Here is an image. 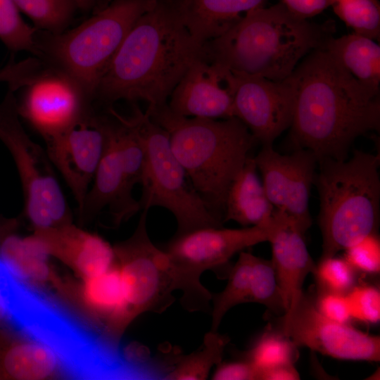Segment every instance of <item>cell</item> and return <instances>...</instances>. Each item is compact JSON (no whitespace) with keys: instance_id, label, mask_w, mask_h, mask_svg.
<instances>
[{"instance_id":"7c38bea8","label":"cell","mask_w":380,"mask_h":380,"mask_svg":"<svg viewBox=\"0 0 380 380\" xmlns=\"http://www.w3.org/2000/svg\"><path fill=\"white\" fill-rule=\"evenodd\" d=\"M224 69L233 96L234 116L247 127L256 141L272 145L292 123L296 89L291 77L274 81Z\"/></svg>"},{"instance_id":"f546056e","label":"cell","mask_w":380,"mask_h":380,"mask_svg":"<svg viewBox=\"0 0 380 380\" xmlns=\"http://www.w3.org/2000/svg\"><path fill=\"white\" fill-rule=\"evenodd\" d=\"M36 31L23 20L13 0H0V40L8 49L41 54Z\"/></svg>"},{"instance_id":"5b68a950","label":"cell","mask_w":380,"mask_h":380,"mask_svg":"<svg viewBox=\"0 0 380 380\" xmlns=\"http://www.w3.org/2000/svg\"><path fill=\"white\" fill-rule=\"evenodd\" d=\"M317 163L314 184L320 201L322 259L376 233L380 214V157L356 150L343 160L325 158Z\"/></svg>"},{"instance_id":"9c48e42d","label":"cell","mask_w":380,"mask_h":380,"mask_svg":"<svg viewBox=\"0 0 380 380\" xmlns=\"http://www.w3.org/2000/svg\"><path fill=\"white\" fill-rule=\"evenodd\" d=\"M14 91L0 103V140L13 158L22 184L24 215L34 230L72 222L70 211L47 154L25 131Z\"/></svg>"},{"instance_id":"2e32d148","label":"cell","mask_w":380,"mask_h":380,"mask_svg":"<svg viewBox=\"0 0 380 380\" xmlns=\"http://www.w3.org/2000/svg\"><path fill=\"white\" fill-rule=\"evenodd\" d=\"M167 104L174 113L189 118H233V96L222 67L196 60L173 89Z\"/></svg>"},{"instance_id":"74e56055","label":"cell","mask_w":380,"mask_h":380,"mask_svg":"<svg viewBox=\"0 0 380 380\" xmlns=\"http://www.w3.org/2000/svg\"><path fill=\"white\" fill-rule=\"evenodd\" d=\"M315 303L318 310L331 320L339 323L348 324V322L352 319L348 300L346 294L319 292Z\"/></svg>"},{"instance_id":"ba28073f","label":"cell","mask_w":380,"mask_h":380,"mask_svg":"<svg viewBox=\"0 0 380 380\" xmlns=\"http://www.w3.org/2000/svg\"><path fill=\"white\" fill-rule=\"evenodd\" d=\"M156 0H115L65 32L53 34L49 52L89 97L136 20Z\"/></svg>"},{"instance_id":"44dd1931","label":"cell","mask_w":380,"mask_h":380,"mask_svg":"<svg viewBox=\"0 0 380 380\" xmlns=\"http://www.w3.org/2000/svg\"><path fill=\"white\" fill-rule=\"evenodd\" d=\"M8 229L7 226L0 227V262L8 274L19 284L37 286L49 284L65 291L39 239L34 234L20 236Z\"/></svg>"},{"instance_id":"83f0119b","label":"cell","mask_w":380,"mask_h":380,"mask_svg":"<svg viewBox=\"0 0 380 380\" xmlns=\"http://www.w3.org/2000/svg\"><path fill=\"white\" fill-rule=\"evenodd\" d=\"M254 160L261 173L267 198L276 210H282L289 175V155L280 154L273 149L272 145H267L262 146Z\"/></svg>"},{"instance_id":"d590c367","label":"cell","mask_w":380,"mask_h":380,"mask_svg":"<svg viewBox=\"0 0 380 380\" xmlns=\"http://www.w3.org/2000/svg\"><path fill=\"white\" fill-rule=\"evenodd\" d=\"M344 251V258L355 270L369 274L379 272L380 241L376 233L365 236Z\"/></svg>"},{"instance_id":"d6a6232c","label":"cell","mask_w":380,"mask_h":380,"mask_svg":"<svg viewBox=\"0 0 380 380\" xmlns=\"http://www.w3.org/2000/svg\"><path fill=\"white\" fill-rule=\"evenodd\" d=\"M248 303L266 306L275 312H284L275 271L271 260L255 255Z\"/></svg>"},{"instance_id":"52a82bcc","label":"cell","mask_w":380,"mask_h":380,"mask_svg":"<svg viewBox=\"0 0 380 380\" xmlns=\"http://www.w3.org/2000/svg\"><path fill=\"white\" fill-rule=\"evenodd\" d=\"M281 212L274 210L267 224L241 229L204 227L175 234L163 250L166 253L181 303L189 312H207L213 294L201 284V276L226 265L237 253L270 241L280 226Z\"/></svg>"},{"instance_id":"3957f363","label":"cell","mask_w":380,"mask_h":380,"mask_svg":"<svg viewBox=\"0 0 380 380\" xmlns=\"http://www.w3.org/2000/svg\"><path fill=\"white\" fill-rule=\"evenodd\" d=\"M336 31L333 21L315 23L281 3L246 13L203 44L204 58L230 71L281 81L312 51L324 47Z\"/></svg>"},{"instance_id":"6da1fadb","label":"cell","mask_w":380,"mask_h":380,"mask_svg":"<svg viewBox=\"0 0 380 380\" xmlns=\"http://www.w3.org/2000/svg\"><path fill=\"white\" fill-rule=\"evenodd\" d=\"M296 103L291 140L317 161L343 160L354 140L380 128L379 94L358 82L324 48L315 49L291 75Z\"/></svg>"},{"instance_id":"d4e9b609","label":"cell","mask_w":380,"mask_h":380,"mask_svg":"<svg viewBox=\"0 0 380 380\" xmlns=\"http://www.w3.org/2000/svg\"><path fill=\"white\" fill-rule=\"evenodd\" d=\"M289 158L285 204L281 211L286 214L304 234L312 224L309 198L317 161L311 151L303 148H297L289 155Z\"/></svg>"},{"instance_id":"277c9868","label":"cell","mask_w":380,"mask_h":380,"mask_svg":"<svg viewBox=\"0 0 380 380\" xmlns=\"http://www.w3.org/2000/svg\"><path fill=\"white\" fill-rule=\"evenodd\" d=\"M153 121L167 133L175 157L211 211L223 222L224 203L233 179L250 156L256 140L238 118H189L167 103L148 107Z\"/></svg>"},{"instance_id":"4316f807","label":"cell","mask_w":380,"mask_h":380,"mask_svg":"<svg viewBox=\"0 0 380 380\" xmlns=\"http://www.w3.org/2000/svg\"><path fill=\"white\" fill-rule=\"evenodd\" d=\"M254 257L250 253L241 251L230 270L225 288L213 294L210 331H217L223 317L233 307L248 303Z\"/></svg>"},{"instance_id":"603a6c76","label":"cell","mask_w":380,"mask_h":380,"mask_svg":"<svg viewBox=\"0 0 380 380\" xmlns=\"http://www.w3.org/2000/svg\"><path fill=\"white\" fill-rule=\"evenodd\" d=\"M257 170L254 157L249 156L228 189L223 222L232 220L251 227L272 220L275 208L266 196Z\"/></svg>"},{"instance_id":"f1b7e54d","label":"cell","mask_w":380,"mask_h":380,"mask_svg":"<svg viewBox=\"0 0 380 380\" xmlns=\"http://www.w3.org/2000/svg\"><path fill=\"white\" fill-rule=\"evenodd\" d=\"M335 14L353 32L379 41L380 4L378 0H332Z\"/></svg>"},{"instance_id":"d6986e66","label":"cell","mask_w":380,"mask_h":380,"mask_svg":"<svg viewBox=\"0 0 380 380\" xmlns=\"http://www.w3.org/2000/svg\"><path fill=\"white\" fill-rule=\"evenodd\" d=\"M63 368L61 356L48 343L6 325L0 328V379H49Z\"/></svg>"},{"instance_id":"5bb4252c","label":"cell","mask_w":380,"mask_h":380,"mask_svg":"<svg viewBox=\"0 0 380 380\" xmlns=\"http://www.w3.org/2000/svg\"><path fill=\"white\" fill-rule=\"evenodd\" d=\"M45 141L48 158L70 189L79 212L104 151L106 139L100 118L89 113Z\"/></svg>"},{"instance_id":"7402d4cb","label":"cell","mask_w":380,"mask_h":380,"mask_svg":"<svg viewBox=\"0 0 380 380\" xmlns=\"http://www.w3.org/2000/svg\"><path fill=\"white\" fill-rule=\"evenodd\" d=\"M193 37L204 44L229 29L267 0H170Z\"/></svg>"},{"instance_id":"ab89813d","label":"cell","mask_w":380,"mask_h":380,"mask_svg":"<svg viewBox=\"0 0 380 380\" xmlns=\"http://www.w3.org/2000/svg\"><path fill=\"white\" fill-rule=\"evenodd\" d=\"M293 14L303 19L318 15L331 6L332 0H281Z\"/></svg>"},{"instance_id":"8fae6325","label":"cell","mask_w":380,"mask_h":380,"mask_svg":"<svg viewBox=\"0 0 380 380\" xmlns=\"http://www.w3.org/2000/svg\"><path fill=\"white\" fill-rule=\"evenodd\" d=\"M277 331L297 346L336 359L377 362L380 338L329 319L304 293L279 319Z\"/></svg>"},{"instance_id":"8992f818","label":"cell","mask_w":380,"mask_h":380,"mask_svg":"<svg viewBox=\"0 0 380 380\" xmlns=\"http://www.w3.org/2000/svg\"><path fill=\"white\" fill-rule=\"evenodd\" d=\"M129 120L145 154L142 196L139 201L141 210L160 207L169 210L177 223L176 234L204 227H221L222 221L196 191L173 153L167 132L138 107Z\"/></svg>"},{"instance_id":"484cf974","label":"cell","mask_w":380,"mask_h":380,"mask_svg":"<svg viewBox=\"0 0 380 380\" xmlns=\"http://www.w3.org/2000/svg\"><path fill=\"white\" fill-rule=\"evenodd\" d=\"M229 337L210 331L203 337L201 346L193 353L182 357L165 375L173 380H204L208 378L213 366L219 364Z\"/></svg>"},{"instance_id":"cb8c5ba5","label":"cell","mask_w":380,"mask_h":380,"mask_svg":"<svg viewBox=\"0 0 380 380\" xmlns=\"http://www.w3.org/2000/svg\"><path fill=\"white\" fill-rule=\"evenodd\" d=\"M324 48L358 82L379 94L380 46L375 40L353 32L329 37Z\"/></svg>"},{"instance_id":"7a4b0ae2","label":"cell","mask_w":380,"mask_h":380,"mask_svg":"<svg viewBox=\"0 0 380 380\" xmlns=\"http://www.w3.org/2000/svg\"><path fill=\"white\" fill-rule=\"evenodd\" d=\"M204 58L203 44L183 24L170 0H156L130 28L101 75L94 94L112 103H167L189 66Z\"/></svg>"},{"instance_id":"9a60e30c","label":"cell","mask_w":380,"mask_h":380,"mask_svg":"<svg viewBox=\"0 0 380 380\" xmlns=\"http://www.w3.org/2000/svg\"><path fill=\"white\" fill-rule=\"evenodd\" d=\"M105 134L104 151L85 198L78 212L80 223L91 220L108 208L113 224L119 226L141 210L132 194L122 158L109 120L100 118Z\"/></svg>"},{"instance_id":"ac0fdd59","label":"cell","mask_w":380,"mask_h":380,"mask_svg":"<svg viewBox=\"0 0 380 380\" xmlns=\"http://www.w3.org/2000/svg\"><path fill=\"white\" fill-rule=\"evenodd\" d=\"M77 296L82 308L101 326L103 341L116 348L132 320L115 262L106 272L82 280Z\"/></svg>"},{"instance_id":"7bdbcfd3","label":"cell","mask_w":380,"mask_h":380,"mask_svg":"<svg viewBox=\"0 0 380 380\" xmlns=\"http://www.w3.org/2000/svg\"><path fill=\"white\" fill-rule=\"evenodd\" d=\"M95 0H72L76 8L82 10L89 8L94 3Z\"/></svg>"},{"instance_id":"e0dca14e","label":"cell","mask_w":380,"mask_h":380,"mask_svg":"<svg viewBox=\"0 0 380 380\" xmlns=\"http://www.w3.org/2000/svg\"><path fill=\"white\" fill-rule=\"evenodd\" d=\"M33 234L50 257L62 262L82 280L106 272L115 263L113 246L72 222L36 229Z\"/></svg>"},{"instance_id":"836d02e7","label":"cell","mask_w":380,"mask_h":380,"mask_svg":"<svg viewBox=\"0 0 380 380\" xmlns=\"http://www.w3.org/2000/svg\"><path fill=\"white\" fill-rule=\"evenodd\" d=\"M319 292L346 294L355 282V270L345 258L334 256L320 259L314 273Z\"/></svg>"},{"instance_id":"8d00e7d4","label":"cell","mask_w":380,"mask_h":380,"mask_svg":"<svg viewBox=\"0 0 380 380\" xmlns=\"http://www.w3.org/2000/svg\"><path fill=\"white\" fill-rule=\"evenodd\" d=\"M40 62L28 58L19 62L11 61L0 69V82H6L13 91L25 87L39 73Z\"/></svg>"},{"instance_id":"30bf717a","label":"cell","mask_w":380,"mask_h":380,"mask_svg":"<svg viewBox=\"0 0 380 380\" xmlns=\"http://www.w3.org/2000/svg\"><path fill=\"white\" fill-rule=\"evenodd\" d=\"M148 210H142L134 233L113 246L131 319L144 312L161 313L175 301L176 291L168 257L147 232Z\"/></svg>"},{"instance_id":"60d3db41","label":"cell","mask_w":380,"mask_h":380,"mask_svg":"<svg viewBox=\"0 0 380 380\" xmlns=\"http://www.w3.org/2000/svg\"><path fill=\"white\" fill-rule=\"evenodd\" d=\"M300 375L293 364H285L259 371L258 380H298Z\"/></svg>"},{"instance_id":"f35d334b","label":"cell","mask_w":380,"mask_h":380,"mask_svg":"<svg viewBox=\"0 0 380 380\" xmlns=\"http://www.w3.org/2000/svg\"><path fill=\"white\" fill-rule=\"evenodd\" d=\"M212 375L213 380H258V369L248 360L220 362Z\"/></svg>"},{"instance_id":"b9f144b4","label":"cell","mask_w":380,"mask_h":380,"mask_svg":"<svg viewBox=\"0 0 380 380\" xmlns=\"http://www.w3.org/2000/svg\"><path fill=\"white\" fill-rule=\"evenodd\" d=\"M12 318V303L9 290L0 276V328Z\"/></svg>"},{"instance_id":"e575fe53","label":"cell","mask_w":380,"mask_h":380,"mask_svg":"<svg viewBox=\"0 0 380 380\" xmlns=\"http://www.w3.org/2000/svg\"><path fill=\"white\" fill-rule=\"evenodd\" d=\"M352 319L366 323H376L380 319V293L373 286H354L346 293Z\"/></svg>"},{"instance_id":"4fadbf2b","label":"cell","mask_w":380,"mask_h":380,"mask_svg":"<svg viewBox=\"0 0 380 380\" xmlns=\"http://www.w3.org/2000/svg\"><path fill=\"white\" fill-rule=\"evenodd\" d=\"M25 87L19 115L47 140L68 130L87 114L89 96L63 71L39 73Z\"/></svg>"},{"instance_id":"ffe728a7","label":"cell","mask_w":380,"mask_h":380,"mask_svg":"<svg viewBox=\"0 0 380 380\" xmlns=\"http://www.w3.org/2000/svg\"><path fill=\"white\" fill-rule=\"evenodd\" d=\"M282 213L281 223L269 242L285 312L303 294L304 281L308 274H314L317 265L307 249L304 234L286 214Z\"/></svg>"},{"instance_id":"4dcf8cb0","label":"cell","mask_w":380,"mask_h":380,"mask_svg":"<svg viewBox=\"0 0 380 380\" xmlns=\"http://www.w3.org/2000/svg\"><path fill=\"white\" fill-rule=\"evenodd\" d=\"M298 356L297 346L277 331L264 333L246 353L245 359L259 372L281 365L293 364Z\"/></svg>"},{"instance_id":"1f68e13d","label":"cell","mask_w":380,"mask_h":380,"mask_svg":"<svg viewBox=\"0 0 380 380\" xmlns=\"http://www.w3.org/2000/svg\"><path fill=\"white\" fill-rule=\"evenodd\" d=\"M38 29L56 34L69 23L76 8L72 0H13Z\"/></svg>"}]
</instances>
